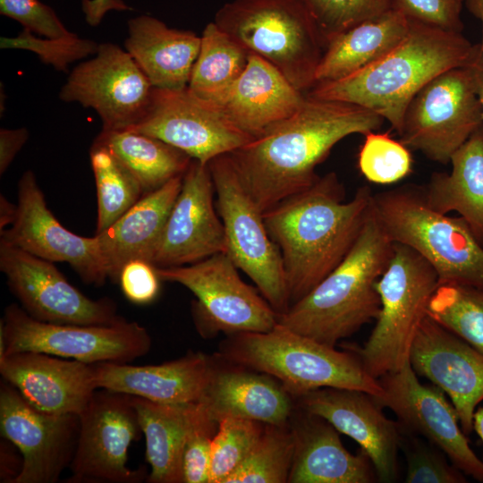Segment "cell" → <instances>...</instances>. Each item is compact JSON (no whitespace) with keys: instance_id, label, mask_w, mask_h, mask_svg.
Masks as SVG:
<instances>
[{"instance_id":"1","label":"cell","mask_w":483,"mask_h":483,"mask_svg":"<svg viewBox=\"0 0 483 483\" xmlns=\"http://www.w3.org/2000/svg\"><path fill=\"white\" fill-rule=\"evenodd\" d=\"M384 119L352 103L309 97L290 117L230 153L246 191L266 212L310 187L316 167L347 136L377 131Z\"/></svg>"},{"instance_id":"2","label":"cell","mask_w":483,"mask_h":483,"mask_svg":"<svg viewBox=\"0 0 483 483\" xmlns=\"http://www.w3.org/2000/svg\"><path fill=\"white\" fill-rule=\"evenodd\" d=\"M344 199L343 185L330 172L263 213L281 254L290 306L332 272L357 240L373 192L361 186L351 199Z\"/></svg>"},{"instance_id":"3","label":"cell","mask_w":483,"mask_h":483,"mask_svg":"<svg viewBox=\"0 0 483 483\" xmlns=\"http://www.w3.org/2000/svg\"><path fill=\"white\" fill-rule=\"evenodd\" d=\"M474 49L462 32L410 21L404 38L382 58L344 78L316 84L305 94L366 107L398 133L417 92L443 72L466 66Z\"/></svg>"},{"instance_id":"4","label":"cell","mask_w":483,"mask_h":483,"mask_svg":"<svg viewBox=\"0 0 483 483\" xmlns=\"http://www.w3.org/2000/svg\"><path fill=\"white\" fill-rule=\"evenodd\" d=\"M389 239L373 208L350 251L302 299L278 316V323L335 347L376 320L381 307L376 284L392 256Z\"/></svg>"},{"instance_id":"5","label":"cell","mask_w":483,"mask_h":483,"mask_svg":"<svg viewBox=\"0 0 483 483\" xmlns=\"http://www.w3.org/2000/svg\"><path fill=\"white\" fill-rule=\"evenodd\" d=\"M222 353L236 365L276 379L296 398L324 387L356 389L381 394L356 354L337 351L277 324L267 332L233 335Z\"/></svg>"},{"instance_id":"6","label":"cell","mask_w":483,"mask_h":483,"mask_svg":"<svg viewBox=\"0 0 483 483\" xmlns=\"http://www.w3.org/2000/svg\"><path fill=\"white\" fill-rule=\"evenodd\" d=\"M372 208L389 239L420 255L437 274L439 285L483 289V244L462 217L430 208L421 187L373 193Z\"/></svg>"},{"instance_id":"7","label":"cell","mask_w":483,"mask_h":483,"mask_svg":"<svg viewBox=\"0 0 483 483\" xmlns=\"http://www.w3.org/2000/svg\"><path fill=\"white\" fill-rule=\"evenodd\" d=\"M214 22L299 91L305 94L315 85L324 45L300 0H232L218 9Z\"/></svg>"},{"instance_id":"8","label":"cell","mask_w":483,"mask_h":483,"mask_svg":"<svg viewBox=\"0 0 483 483\" xmlns=\"http://www.w3.org/2000/svg\"><path fill=\"white\" fill-rule=\"evenodd\" d=\"M439 286L434 268L411 248L394 243L388 264L376 284L381 307L362 347L354 349L365 370L378 379L410 361L418 329Z\"/></svg>"},{"instance_id":"9","label":"cell","mask_w":483,"mask_h":483,"mask_svg":"<svg viewBox=\"0 0 483 483\" xmlns=\"http://www.w3.org/2000/svg\"><path fill=\"white\" fill-rule=\"evenodd\" d=\"M208 165L224 225L225 253L279 316L290 307L288 292L281 254L268 234L263 212L243 186L229 154Z\"/></svg>"},{"instance_id":"10","label":"cell","mask_w":483,"mask_h":483,"mask_svg":"<svg viewBox=\"0 0 483 483\" xmlns=\"http://www.w3.org/2000/svg\"><path fill=\"white\" fill-rule=\"evenodd\" d=\"M0 343V358L37 352L89 364L129 363L148 352L151 338L144 326L126 319L113 325L48 323L11 304L1 319Z\"/></svg>"},{"instance_id":"11","label":"cell","mask_w":483,"mask_h":483,"mask_svg":"<svg viewBox=\"0 0 483 483\" xmlns=\"http://www.w3.org/2000/svg\"><path fill=\"white\" fill-rule=\"evenodd\" d=\"M156 268L162 281L180 284L195 295V323L202 335L267 332L278 322L276 311L240 277L225 252L191 265Z\"/></svg>"},{"instance_id":"12","label":"cell","mask_w":483,"mask_h":483,"mask_svg":"<svg viewBox=\"0 0 483 483\" xmlns=\"http://www.w3.org/2000/svg\"><path fill=\"white\" fill-rule=\"evenodd\" d=\"M483 124L482 106L469 69L456 67L422 87L405 109L400 140L428 159L446 165Z\"/></svg>"},{"instance_id":"13","label":"cell","mask_w":483,"mask_h":483,"mask_svg":"<svg viewBox=\"0 0 483 483\" xmlns=\"http://www.w3.org/2000/svg\"><path fill=\"white\" fill-rule=\"evenodd\" d=\"M80 416L69 483H136L143 469L128 467V451L141 432L133 395L98 388Z\"/></svg>"},{"instance_id":"14","label":"cell","mask_w":483,"mask_h":483,"mask_svg":"<svg viewBox=\"0 0 483 483\" xmlns=\"http://www.w3.org/2000/svg\"><path fill=\"white\" fill-rule=\"evenodd\" d=\"M127 130L159 139L202 164L230 154L254 139L216 104L198 97L188 87L154 88L144 117Z\"/></svg>"},{"instance_id":"15","label":"cell","mask_w":483,"mask_h":483,"mask_svg":"<svg viewBox=\"0 0 483 483\" xmlns=\"http://www.w3.org/2000/svg\"><path fill=\"white\" fill-rule=\"evenodd\" d=\"M95 55L71 72L59 97L94 109L104 131L127 130L144 117L154 87L125 49L104 43Z\"/></svg>"},{"instance_id":"16","label":"cell","mask_w":483,"mask_h":483,"mask_svg":"<svg viewBox=\"0 0 483 483\" xmlns=\"http://www.w3.org/2000/svg\"><path fill=\"white\" fill-rule=\"evenodd\" d=\"M53 263L0 242V269L21 308L33 318L72 325H113L124 319L112 300L87 297Z\"/></svg>"},{"instance_id":"17","label":"cell","mask_w":483,"mask_h":483,"mask_svg":"<svg viewBox=\"0 0 483 483\" xmlns=\"http://www.w3.org/2000/svg\"><path fill=\"white\" fill-rule=\"evenodd\" d=\"M378 381L382 393L375 399L403 428L437 446L464 474L483 481V461L470 448L454 406L439 387L422 384L410 361Z\"/></svg>"},{"instance_id":"18","label":"cell","mask_w":483,"mask_h":483,"mask_svg":"<svg viewBox=\"0 0 483 483\" xmlns=\"http://www.w3.org/2000/svg\"><path fill=\"white\" fill-rule=\"evenodd\" d=\"M0 428L2 436L22 454L23 467L14 483H55L73 458L80 416L42 412L3 379Z\"/></svg>"},{"instance_id":"19","label":"cell","mask_w":483,"mask_h":483,"mask_svg":"<svg viewBox=\"0 0 483 483\" xmlns=\"http://www.w3.org/2000/svg\"><path fill=\"white\" fill-rule=\"evenodd\" d=\"M0 233V242L51 262L69 264L88 284L100 286L108 278L96 236L83 237L61 225L30 170L18 182L16 219Z\"/></svg>"},{"instance_id":"20","label":"cell","mask_w":483,"mask_h":483,"mask_svg":"<svg viewBox=\"0 0 483 483\" xmlns=\"http://www.w3.org/2000/svg\"><path fill=\"white\" fill-rule=\"evenodd\" d=\"M208 164L192 159L151 257L156 267L191 265L225 253L224 225Z\"/></svg>"},{"instance_id":"21","label":"cell","mask_w":483,"mask_h":483,"mask_svg":"<svg viewBox=\"0 0 483 483\" xmlns=\"http://www.w3.org/2000/svg\"><path fill=\"white\" fill-rule=\"evenodd\" d=\"M297 399L302 411L321 417L360 445L369 457L378 481L391 483L397 479L401 427L384 414L373 394L324 387Z\"/></svg>"},{"instance_id":"22","label":"cell","mask_w":483,"mask_h":483,"mask_svg":"<svg viewBox=\"0 0 483 483\" xmlns=\"http://www.w3.org/2000/svg\"><path fill=\"white\" fill-rule=\"evenodd\" d=\"M410 363L446 394L465 435L473 430V416L483 401V353L428 315L413 340Z\"/></svg>"},{"instance_id":"23","label":"cell","mask_w":483,"mask_h":483,"mask_svg":"<svg viewBox=\"0 0 483 483\" xmlns=\"http://www.w3.org/2000/svg\"><path fill=\"white\" fill-rule=\"evenodd\" d=\"M0 374L35 409L80 415L97 389L93 364L37 352L0 358Z\"/></svg>"},{"instance_id":"24","label":"cell","mask_w":483,"mask_h":483,"mask_svg":"<svg viewBox=\"0 0 483 483\" xmlns=\"http://www.w3.org/2000/svg\"><path fill=\"white\" fill-rule=\"evenodd\" d=\"M216 366L214 360L202 352H188L177 360L157 365L96 363L93 371L97 389L178 404L199 402Z\"/></svg>"},{"instance_id":"25","label":"cell","mask_w":483,"mask_h":483,"mask_svg":"<svg viewBox=\"0 0 483 483\" xmlns=\"http://www.w3.org/2000/svg\"><path fill=\"white\" fill-rule=\"evenodd\" d=\"M304 99L305 94L275 66L250 53L242 74L212 103L238 128L256 138L292 115Z\"/></svg>"},{"instance_id":"26","label":"cell","mask_w":483,"mask_h":483,"mask_svg":"<svg viewBox=\"0 0 483 483\" xmlns=\"http://www.w3.org/2000/svg\"><path fill=\"white\" fill-rule=\"evenodd\" d=\"M302 411V410H301ZM295 448L290 483H371L377 479L364 451L351 453L329 422L302 411L292 428Z\"/></svg>"},{"instance_id":"27","label":"cell","mask_w":483,"mask_h":483,"mask_svg":"<svg viewBox=\"0 0 483 483\" xmlns=\"http://www.w3.org/2000/svg\"><path fill=\"white\" fill-rule=\"evenodd\" d=\"M177 176L162 187L144 194L108 228L96 233L108 277L117 281L130 260L151 257L182 187Z\"/></svg>"},{"instance_id":"28","label":"cell","mask_w":483,"mask_h":483,"mask_svg":"<svg viewBox=\"0 0 483 483\" xmlns=\"http://www.w3.org/2000/svg\"><path fill=\"white\" fill-rule=\"evenodd\" d=\"M291 394L274 377L244 369L219 370L216 366L199 400L219 423L225 418L284 426L291 417Z\"/></svg>"},{"instance_id":"29","label":"cell","mask_w":483,"mask_h":483,"mask_svg":"<svg viewBox=\"0 0 483 483\" xmlns=\"http://www.w3.org/2000/svg\"><path fill=\"white\" fill-rule=\"evenodd\" d=\"M124 49L154 88L188 87L201 38L190 30L167 27L157 18L142 15L128 23Z\"/></svg>"},{"instance_id":"30","label":"cell","mask_w":483,"mask_h":483,"mask_svg":"<svg viewBox=\"0 0 483 483\" xmlns=\"http://www.w3.org/2000/svg\"><path fill=\"white\" fill-rule=\"evenodd\" d=\"M410 21L391 9L335 37L326 46L315 85L344 78L382 58L406 36Z\"/></svg>"},{"instance_id":"31","label":"cell","mask_w":483,"mask_h":483,"mask_svg":"<svg viewBox=\"0 0 483 483\" xmlns=\"http://www.w3.org/2000/svg\"><path fill=\"white\" fill-rule=\"evenodd\" d=\"M450 173H433L421 187L434 210L458 213L483 244V124L450 159Z\"/></svg>"},{"instance_id":"32","label":"cell","mask_w":483,"mask_h":483,"mask_svg":"<svg viewBox=\"0 0 483 483\" xmlns=\"http://www.w3.org/2000/svg\"><path fill=\"white\" fill-rule=\"evenodd\" d=\"M146 458L149 483H183L182 455L194 402L161 403L133 396Z\"/></svg>"},{"instance_id":"33","label":"cell","mask_w":483,"mask_h":483,"mask_svg":"<svg viewBox=\"0 0 483 483\" xmlns=\"http://www.w3.org/2000/svg\"><path fill=\"white\" fill-rule=\"evenodd\" d=\"M95 141L106 146L124 165L145 194L182 176L192 160L159 139L128 130H102Z\"/></svg>"},{"instance_id":"34","label":"cell","mask_w":483,"mask_h":483,"mask_svg":"<svg viewBox=\"0 0 483 483\" xmlns=\"http://www.w3.org/2000/svg\"><path fill=\"white\" fill-rule=\"evenodd\" d=\"M200 38L188 88L198 97L216 102L242 74L250 52L214 21L205 27Z\"/></svg>"},{"instance_id":"35","label":"cell","mask_w":483,"mask_h":483,"mask_svg":"<svg viewBox=\"0 0 483 483\" xmlns=\"http://www.w3.org/2000/svg\"><path fill=\"white\" fill-rule=\"evenodd\" d=\"M89 158L97 197L96 233H99L145 193L138 180L106 146L94 141Z\"/></svg>"},{"instance_id":"36","label":"cell","mask_w":483,"mask_h":483,"mask_svg":"<svg viewBox=\"0 0 483 483\" xmlns=\"http://www.w3.org/2000/svg\"><path fill=\"white\" fill-rule=\"evenodd\" d=\"M428 315L483 353V289L440 284L430 299Z\"/></svg>"},{"instance_id":"37","label":"cell","mask_w":483,"mask_h":483,"mask_svg":"<svg viewBox=\"0 0 483 483\" xmlns=\"http://www.w3.org/2000/svg\"><path fill=\"white\" fill-rule=\"evenodd\" d=\"M271 426L226 479L225 483H285L292 464L295 438L292 429Z\"/></svg>"},{"instance_id":"38","label":"cell","mask_w":483,"mask_h":483,"mask_svg":"<svg viewBox=\"0 0 483 483\" xmlns=\"http://www.w3.org/2000/svg\"><path fill=\"white\" fill-rule=\"evenodd\" d=\"M264 430L263 423L252 419L225 418L219 421L212 442L209 483H225L255 446Z\"/></svg>"},{"instance_id":"39","label":"cell","mask_w":483,"mask_h":483,"mask_svg":"<svg viewBox=\"0 0 483 483\" xmlns=\"http://www.w3.org/2000/svg\"><path fill=\"white\" fill-rule=\"evenodd\" d=\"M411 149L388 132L369 131L360 147L358 165L362 175L370 182L391 184L397 182L412 171Z\"/></svg>"},{"instance_id":"40","label":"cell","mask_w":483,"mask_h":483,"mask_svg":"<svg viewBox=\"0 0 483 483\" xmlns=\"http://www.w3.org/2000/svg\"><path fill=\"white\" fill-rule=\"evenodd\" d=\"M326 46L346 30L387 12L392 0H300Z\"/></svg>"},{"instance_id":"41","label":"cell","mask_w":483,"mask_h":483,"mask_svg":"<svg viewBox=\"0 0 483 483\" xmlns=\"http://www.w3.org/2000/svg\"><path fill=\"white\" fill-rule=\"evenodd\" d=\"M400 449L406 460L407 483H463L462 472L437 446L401 425Z\"/></svg>"},{"instance_id":"42","label":"cell","mask_w":483,"mask_h":483,"mask_svg":"<svg viewBox=\"0 0 483 483\" xmlns=\"http://www.w3.org/2000/svg\"><path fill=\"white\" fill-rule=\"evenodd\" d=\"M0 47L31 51L43 63L58 71L66 72L70 64L96 54L99 44L91 39L80 38L75 33L62 38H40L24 29L15 38H1Z\"/></svg>"},{"instance_id":"43","label":"cell","mask_w":483,"mask_h":483,"mask_svg":"<svg viewBox=\"0 0 483 483\" xmlns=\"http://www.w3.org/2000/svg\"><path fill=\"white\" fill-rule=\"evenodd\" d=\"M216 421L199 402H194L182 455L183 483H209V466Z\"/></svg>"},{"instance_id":"44","label":"cell","mask_w":483,"mask_h":483,"mask_svg":"<svg viewBox=\"0 0 483 483\" xmlns=\"http://www.w3.org/2000/svg\"><path fill=\"white\" fill-rule=\"evenodd\" d=\"M1 14L19 21L24 29L49 38H66L69 31L55 11L38 0H0Z\"/></svg>"},{"instance_id":"45","label":"cell","mask_w":483,"mask_h":483,"mask_svg":"<svg viewBox=\"0 0 483 483\" xmlns=\"http://www.w3.org/2000/svg\"><path fill=\"white\" fill-rule=\"evenodd\" d=\"M462 4L463 0H392V8L410 21L462 32Z\"/></svg>"},{"instance_id":"46","label":"cell","mask_w":483,"mask_h":483,"mask_svg":"<svg viewBox=\"0 0 483 483\" xmlns=\"http://www.w3.org/2000/svg\"><path fill=\"white\" fill-rule=\"evenodd\" d=\"M159 278L156 267L148 260L135 258L121 269L118 283L124 296L136 304H147L159 292Z\"/></svg>"},{"instance_id":"47","label":"cell","mask_w":483,"mask_h":483,"mask_svg":"<svg viewBox=\"0 0 483 483\" xmlns=\"http://www.w3.org/2000/svg\"><path fill=\"white\" fill-rule=\"evenodd\" d=\"M29 132L26 128L0 130V174L5 173L13 160L26 143Z\"/></svg>"},{"instance_id":"48","label":"cell","mask_w":483,"mask_h":483,"mask_svg":"<svg viewBox=\"0 0 483 483\" xmlns=\"http://www.w3.org/2000/svg\"><path fill=\"white\" fill-rule=\"evenodd\" d=\"M4 439L0 445V479L4 483H14L21 472L23 458L14 444Z\"/></svg>"},{"instance_id":"49","label":"cell","mask_w":483,"mask_h":483,"mask_svg":"<svg viewBox=\"0 0 483 483\" xmlns=\"http://www.w3.org/2000/svg\"><path fill=\"white\" fill-rule=\"evenodd\" d=\"M466 67L471 74L483 112V50L479 44L475 45L474 52Z\"/></svg>"},{"instance_id":"50","label":"cell","mask_w":483,"mask_h":483,"mask_svg":"<svg viewBox=\"0 0 483 483\" xmlns=\"http://www.w3.org/2000/svg\"><path fill=\"white\" fill-rule=\"evenodd\" d=\"M17 216V205L10 202L5 196H0V231L13 225Z\"/></svg>"},{"instance_id":"51","label":"cell","mask_w":483,"mask_h":483,"mask_svg":"<svg viewBox=\"0 0 483 483\" xmlns=\"http://www.w3.org/2000/svg\"><path fill=\"white\" fill-rule=\"evenodd\" d=\"M463 4L468 11L481 22L482 38L479 46L483 50V0H463Z\"/></svg>"},{"instance_id":"52","label":"cell","mask_w":483,"mask_h":483,"mask_svg":"<svg viewBox=\"0 0 483 483\" xmlns=\"http://www.w3.org/2000/svg\"><path fill=\"white\" fill-rule=\"evenodd\" d=\"M473 429L483 443V406L476 409L473 416Z\"/></svg>"}]
</instances>
